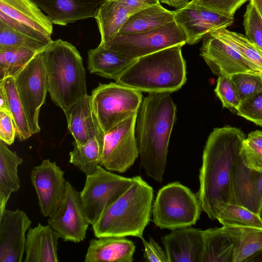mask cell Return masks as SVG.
Wrapping results in <instances>:
<instances>
[{
	"label": "cell",
	"instance_id": "35",
	"mask_svg": "<svg viewBox=\"0 0 262 262\" xmlns=\"http://www.w3.org/2000/svg\"><path fill=\"white\" fill-rule=\"evenodd\" d=\"M49 43L28 36L0 20V50L19 48L41 52Z\"/></svg>",
	"mask_w": 262,
	"mask_h": 262
},
{
	"label": "cell",
	"instance_id": "43",
	"mask_svg": "<svg viewBox=\"0 0 262 262\" xmlns=\"http://www.w3.org/2000/svg\"><path fill=\"white\" fill-rule=\"evenodd\" d=\"M144 245V258L146 261L168 262L165 253L159 244L151 237L148 241L141 237Z\"/></svg>",
	"mask_w": 262,
	"mask_h": 262
},
{
	"label": "cell",
	"instance_id": "45",
	"mask_svg": "<svg viewBox=\"0 0 262 262\" xmlns=\"http://www.w3.org/2000/svg\"><path fill=\"white\" fill-rule=\"evenodd\" d=\"M246 141L262 147V131L255 130L250 133L246 139Z\"/></svg>",
	"mask_w": 262,
	"mask_h": 262
},
{
	"label": "cell",
	"instance_id": "7",
	"mask_svg": "<svg viewBox=\"0 0 262 262\" xmlns=\"http://www.w3.org/2000/svg\"><path fill=\"white\" fill-rule=\"evenodd\" d=\"M93 112L104 134L133 114L142 102L141 92L115 82L99 83L91 95Z\"/></svg>",
	"mask_w": 262,
	"mask_h": 262
},
{
	"label": "cell",
	"instance_id": "41",
	"mask_svg": "<svg viewBox=\"0 0 262 262\" xmlns=\"http://www.w3.org/2000/svg\"><path fill=\"white\" fill-rule=\"evenodd\" d=\"M239 155L245 165L249 168L262 172V147L245 140Z\"/></svg>",
	"mask_w": 262,
	"mask_h": 262
},
{
	"label": "cell",
	"instance_id": "48",
	"mask_svg": "<svg viewBox=\"0 0 262 262\" xmlns=\"http://www.w3.org/2000/svg\"><path fill=\"white\" fill-rule=\"evenodd\" d=\"M249 2L255 7L262 19V0H249Z\"/></svg>",
	"mask_w": 262,
	"mask_h": 262
},
{
	"label": "cell",
	"instance_id": "12",
	"mask_svg": "<svg viewBox=\"0 0 262 262\" xmlns=\"http://www.w3.org/2000/svg\"><path fill=\"white\" fill-rule=\"evenodd\" d=\"M48 223L65 241L79 243L85 238L90 224L83 209L80 192L68 181L63 201L49 216Z\"/></svg>",
	"mask_w": 262,
	"mask_h": 262
},
{
	"label": "cell",
	"instance_id": "1",
	"mask_svg": "<svg viewBox=\"0 0 262 262\" xmlns=\"http://www.w3.org/2000/svg\"><path fill=\"white\" fill-rule=\"evenodd\" d=\"M246 136L239 128L224 126L213 129L207 140L200 169L198 198L202 210L211 220L222 203L231 202L233 167Z\"/></svg>",
	"mask_w": 262,
	"mask_h": 262
},
{
	"label": "cell",
	"instance_id": "6",
	"mask_svg": "<svg viewBox=\"0 0 262 262\" xmlns=\"http://www.w3.org/2000/svg\"><path fill=\"white\" fill-rule=\"evenodd\" d=\"M201 210L198 196L188 187L176 182L159 190L151 212L157 227L173 230L195 224Z\"/></svg>",
	"mask_w": 262,
	"mask_h": 262
},
{
	"label": "cell",
	"instance_id": "13",
	"mask_svg": "<svg viewBox=\"0 0 262 262\" xmlns=\"http://www.w3.org/2000/svg\"><path fill=\"white\" fill-rule=\"evenodd\" d=\"M203 40L200 55L212 73L230 76L239 73H259L257 68L211 32Z\"/></svg>",
	"mask_w": 262,
	"mask_h": 262
},
{
	"label": "cell",
	"instance_id": "40",
	"mask_svg": "<svg viewBox=\"0 0 262 262\" xmlns=\"http://www.w3.org/2000/svg\"><path fill=\"white\" fill-rule=\"evenodd\" d=\"M248 0H191L194 4L223 15L233 17L236 11Z\"/></svg>",
	"mask_w": 262,
	"mask_h": 262
},
{
	"label": "cell",
	"instance_id": "29",
	"mask_svg": "<svg viewBox=\"0 0 262 262\" xmlns=\"http://www.w3.org/2000/svg\"><path fill=\"white\" fill-rule=\"evenodd\" d=\"M223 227L233 242V262L245 261L262 251V229L238 226Z\"/></svg>",
	"mask_w": 262,
	"mask_h": 262
},
{
	"label": "cell",
	"instance_id": "36",
	"mask_svg": "<svg viewBox=\"0 0 262 262\" xmlns=\"http://www.w3.org/2000/svg\"><path fill=\"white\" fill-rule=\"evenodd\" d=\"M230 77L241 102L262 92V72L239 73Z\"/></svg>",
	"mask_w": 262,
	"mask_h": 262
},
{
	"label": "cell",
	"instance_id": "34",
	"mask_svg": "<svg viewBox=\"0 0 262 262\" xmlns=\"http://www.w3.org/2000/svg\"><path fill=\"white\" fill-rule=\"evenodd\" d=\"M39 53L19 48L0 50V80L8 77H14Z\"/></svg>",
	"mask_w": 262,
	"mask_h": 262
},
{
	"label": "cell",
	"instance_id": "23",
	"mask_svg": "<svg viewBox=\"0 0 262 262\" xmlns=\"http://www.w3.org/2000/svg\"><path fill=\"white\" fill-rule=\"evenodd\" d=\"M58 233L50 225L39 223L26 236L25 262H57Z\"/></svg>",
	"mask_w": 262,
	"mask_h": 262
},
{
	"label": "cell",
	"instance_id": "20",
	"mask_svg": "<svg viewBox=\"0 0 262 262\" xmlns=\"http://www.w3.org/2000/svg\"><path fill=\"white\" fill-rule=\"evenodd\" d=\"M63 112L68 130L74 139L73 143L77 146L96 136H104L93 112L91 95L81 98Z\"/></svg>",
	"mask_w": 262,
	"mask_h": 262
},
{
	"label": "cell",
	"instance_id": "19",
	"mask_svg": "<svg viewBox=\"0 0 262 262\" xmlns=\"http://www.w3.org/2000/svg\"><path fill=\"white\" fill-rule=\"evenodd\" d=\"M45 12L53 24L66 26L94 17L105 0H32Z\"/></svg>",
	"mask_w": 262,
	"mask_h": 262
},
{
	"label": "cell",
	"instance_id": "28",
	"mask_svg": "<svg viewBox=\"0 0 262 262\" xmlns=\"http://www.w3.org/2000/svg\"><path fill=\"white\" fill-rule=\"evenodd\" d=\"M201 262H233V244L223 227L203 230Z\"/></svg>",
	"mask_w": 262,
	"mask_h": 262
},
{
	"label": "cell",
	"instance_id": "37",
	"mask_svg": "<svg viewBox=\"0 0 262 262\" xmlns=\"http://www.w3.org/2000/svg\"><path fill=\"white\" fill-rule=\"evenodd\" d=\"M214 92L223 107L232 113L237 112L241 101L230 76L218 77Z\"/></svg>",
	"mask_w": 262,
	"mask_h": 262
},
{
	"label": "cell",
	"instance_id": "31",
	"mask_svg": "<svg viewBox=\"0 0 262 262\" xmlns=\"http://www.w3.org/2000/svg\"><path fill=\"white\" fill-rule=\"evenodd\" d=\"M216 219L223 226L250 227L262 229L258 214L235 204L222 203L216 211Z\"/></svg>",
	"mask_w": 262,
	"mask_h": 262
},
{
	"label": "cell",
	"instance_id": "42",
	"mask_svg": "<svg viewBox=\"0 0 262 262\" xmlns=\"http://www.w3.org/2000/svg\"><path fill=\"white\" fill-rule=\"evenodd\" d=\"M16 136V129L11 114L0 111V140L10 145Z\"/></svg>",
	"mask_w": 262,
	"mask_h": 262
},
{
	"label": "cell",
	"instance_id": "27",
	"mask_svg": "<svg viewBox=\"0 0 262 262\" xmlns=\"http://www.w3.org/2000/svg\"><path fill=\"white\" fill-rule=\"evenodd\" d=\"M174 11L168 10L158 3L130 15L119 33L150 30L174 20Z\"/></svg>",
	"mask_w": 262,
	"mask_h": 262
},
{
	"label": "cell",
	"instance_id": "30",
	"mask_svg": "<svg viewBox=\"0 0 262 262\" xmlns=\"http://www.w3.org/2000/svg\"><path fill=\"white\" fill-rule=\"evenodd\" d=\"M104 136H96L80 146L73 142L69 162L85 173L91 175L96 171L102 157Z\"/></svg>",
	"mask_w": 262,
	"mask_h": 262
},
{
	"label": "cell",
	"instance_id": "32",
	"mask_svg": "<svg viewBox=\"0 0 262 262\" xmlns=\"http://www.w3.org/2000/svg\"><path fill=\"white\" fill-rule=\"evenodd\" d=\"M7 96L10 113L14 120L16 137L20 141L29 138L33 134L29 128L25 111L19 99L13 77H8L0 80Z\"/></svg>",
	"mask_w": 262,
	"mask_h": 262
},
{
	"label": "cell",
	"instance_id": "15",
	"mask_svg": "<svg viewBox=\"0 0 262 262\" xmlns=\"http://www.w3.org/2000/svg\"><path fill=\"white\" fill-rule=\"evenodd\" d=\"M174 11V20L184 32L186 43L198 42L209 32L226 28L234 23L230 17L189 2L184 7Z\"/></svg>",
	"mask_w": 262,
	"mask_h": 262
},
{
	"label": "cell",
	"instance_id": "24",
	"mask_svg": "<svg viewBox=\"0 0 262 262\" xmlns=\"http://www.w3.org/2000/svg\"><path fill=\"white\" fill-rule=\"evenodd\" d=\"M88 54V68L91 74L115 80L135 60L100 44Z\"/></svg>",
	"mask_w": 262,
	"mask_h": 262
},
{
	"label": "cell",
	"instance_id": "10",
	"mask_svg": "<svg viewBox=\"0 0 262 262\" xmlns=\"http://www.w3.org/2000/svg\"><path fill=\"white\" fill-rule=\"evenodd\" d=\"M14 79L29 128L32 134L38 133L39 114L48 92L43 51L38 53Z\"/></svg>",
	"mask_w": 262,
	"mask_h": 262
},
{
	"label": "cell",
	"instance_id": "8",
	"mask_svg": "<svg viewBox=\"0 0 262 262\" xmlns=\"http://www.w3.org/2000/svg\"><path fill=\"white\" fill-rule=\"evenodd\" d=\"M186 42L187 37L184 32L173 20L148 31L131 33H118L103 46L126 58L136 60L169 47L184 45Z\"/></svg>",
	"mask_w": 262,
	"mask_h": 262
},
{
	"label": "cell",
	"instance_id": "38",
	"mask_svg": "<svg viewBox=\"0 0 262 262\" xmlns=\"http://www.w3.org/2000/svg\"><path fill=\"white\" fill-rule=\"evenodd\" d=\"M243 25L246 36L262 52V19L250 2L244 15Z\"/></svg>",
	"mask_w": 262,
	"mask_h": 262
},
{
	"label": "cell",
	"instance_id": "3",
	"mask_svg": "<svg viewBox=\"0 0 262 262\" xmlns=\"http://www.w3.org/2000/svg\"><path fill=\"white\" fill-rule=\"evenodd\" d=\"M183 46H172L136 59L115 82L149 94L179 90L187 79Z\"/></svg>",
	"mask_w": 262,
	"mask_h": 262
},
{
	"label": "cell",
	"instance_id": "4",
	"mask_svg": "<svg viewBox=\"0 0 262 262\" xmlns=\"http://www.w3.org/2000/svg\"><path fill=\"white\" fill-rule=\"evenodd\" d=\"M154 190L139 176L133 177V182L92 225L95 236L139 238L151 217Z\"/></svg>",
	"mask_w": 262,
	"mask_h": 262
},
{
	"label": "cell",
	"instance_id": "25",
	"mask_svg": "<svg viewBox=\"0 0 262 262\" xmlns=\"http://www.w3.org/2000/svg\"><path fill=\"white\" fill-rule=\"evenodd\" d=\"M8 145L0 140V214L6 209L11 193L20 188L17 167L23 162V159Z\"/></svg>",
	"mask_w": 262,
	"mask_h": 262
},
{
	"label": "cell",
	"instance_id": "14",
	"mask_svg": "<svg viewBox=\"0 0 262 262\" xmlns=\"http://www.w3.org/2000/svg\"><path fill=\"white\" fill-rule=\"evenodd\" d=\"M64 173L55 162L49 159L42 160L32 170L31 181L38 196L41 213L45 217L54 213L63 201L67 187Z\"/></svg>",
	"mask_w": 262,
	"mask_h": 262
},
{
	"label": "cell",
	"instance_id": "21",
	"mask_svg": "<svg viewBox=\"0 0 262 262\" xmlns=\"http://www.w3.org/2000/svg\"><path fill=\"white\" fill-rule=\"evenodd\" d=\"M0 12L52 40L53 24L32 0H0Z\"/></svg>",
	"mask_w": 262,
	"mask_h": 262
},
{
	"label": "cell",
	"instance_id": "11",
	"mask_svg": "<svg viewBox=\"0 0 262 262\" xmlns=\"http://www.w3.org/2000/svg\"><path fill=\"white\" fill-rule=\"evenodd\" d=\"M136 113L104 134L99 165L111 171L126 172L139 155L135 136Z\"/></svg>",
	"mask_w": 262,
	"mask_h": 262
},
{
	"label": "cell",
	"instance_id": "5",
	"mask_svg": "<svg viewBox=\"0 0 262 262\" xmlns=\"http://www.w3.org/2000/svg\"><path fill=\"white\" fill-rule=\"evenodd\" d=\"M48 91L54 104L63 111L87 95L82 58L71 43L52 40L43 51Z\"/></svg>",
	"mask_w": 262,
	"mask_h": 262
},
{
	"label": "cell",
	"instance_id": "2",
	"mask_svg": "<svg viewBox=\"0 0 262 262\" xmlns=\"http://www.w3.org/2000/svg\"><path fill=\"white\" fill-rule=\"evenodd\" d=\"M176 116L170 93L149 94L138 111L136 130L142 167L148 177L162 182Z\"/></svg>",
	"mask_w": 262,
	"mask_h": 262
},
{
	"label": "cell",
	"instance_id": "46",
	"mask_svg": "<svg viewBox=\"0 0 262 262\" xmlns=\"http://www.w3.org/2000/svg\"><path fill=\"white\" fill-rule=\"evenodd\" d=\"M0 111L11 113L6 91L1 83H0Z\"/></svg>",
	"mask_w": 262,
	"mask_h": 262
},
{
	"label": "cell",
	"instance_id": "47",
	"mask_svg": "<svg viewBox=\"0 0 262 262\" xmlns=\"http://www.w3.org/2000/svg\"><path fill=\"white\" fill-rule=\"evenodd\" d=\"M162 3L173 7L177 9L185 6L191 0H159Z\"/></svg>",
	"mask_w": 262,
	"mask_h": 262
},
{
	"label": "cell",
	"instance_id": "26",
	"mask_svg": "<svg viewBox=\"0 0 262 262\" xmlns=\"http://www.w3.org/2000/svg\"><path fill=\"white\" fill-rule=\"evenodd\" d=\"M131 15L127 9L116 0H105L98 9L94 17L101 36L100 45L110 41Z\"/></svg>",
	"mask_w": 262,
	"mask_h": 262
},
{
	"label": "cell",
	"instance_id": "9",
	"mask_svg": "<svg viewBox=\"0 0 262 262\" xmlns=\"http://www.w3.org/2000/svg\"><path fill=\"white\" fill-rule=\"evenodd\" d=\"M133 178H125L98 165L94 173L86 176L80 192L84 213L92 226L131 186Z\"/></svg>",
	"mask_w": 262,
	"mask_h": 262
},
{
	"label": "cell",
	"instance_id": "44",
	"mask_svg": "<svg viewBox=\"0 0 262 262\" xmlns=\"http://www.w3.org/2000/svg\"><path fill=\"white\" fill-rule=\"evenodd\" d=\"M123 5L131 14L160 3L159 0H116Z\"/></svg>",
	"mask_w": 262,
	"mask_h": 262
},
{
	"label": "cell",
	"instance_id": "49",
	"mask_svg": "<svg viewBox=\"0 0 262 262\" xmlns=\"http://www.w3.org/2000/svg\"><path fill=\"white\" fill-rule=\"evenodd\" d=\"M258 215H259L260 219L262 221V202H261V206H260V209H259Z\"/></svg>",
	"mask_w": 262,
	"mask_h": 262
},
{
	"label": "cell",
	"instance_id": "18",
	"mask_svg": "<svg viewBox=\"0 0 262 262\" xmlns=\"http://www.w3.org/2000/svg\"><path fill=\"white\" fill-rule=\"evenodd\" d=\"M168 262H201L203 230L184 227L162 237Z\"/></svg>",
	"mask_w": 262,
	"mask_h": 262
},
{
	"label": "cell",
	"instance_id": "17",
	"mask_svg": "<svg viewBox=\"0 0 262 262\" xmlns=\"http://www.w3.org/2000/svg\"><path fill=\"white\" fill-rule=\"evenodd\" d=\"M261 202L262 172L248 168L239 155L233 167L231 204L258 214Z\"/></svg>",
	"mask_w": 262,
	"mask_h": 262
},
{
	"label": "cell",
	"instance_id": "16",
	"mask_svg": "<svg viewBox=\"0 0 262 262\" xmlns=\"http://www.w3.org/2000/svg\"><path fill=\"white\" fill-rule=\"evenodd\" d=\"M31 224L26 213L19 209H5L0 214V262L22 261L25 233Z\"/></svg>",
	"mask_w": 262,
	"mask_h": 262
},
{
	"label": "cell",
	"instance_id": "33",
	"mask_svg": "<svg viewBox=\"0 0 262 262\" xmlns=\"http://www.w3.org/2000/svg\"><path fill=\"white\" fill-rule=\"evenodd\" d=\"M236 50L262 72V52L246 35L221 28L211 32Z\"/></svg>",
	"mask_w": 262,
	"mask_h": 262
},
{
	"label": "cell",
	"instance_id": "39",
	"mask_svg": "<svg viewBox=\"0 0 262 262\" xmlns=\"http://www.w3.org/2000/svg\"><path fill=\"white\" fill-rule=\"evenodd\" d=\"M237 115L262 126V92L241 102Z\"/></svg>",
	"mask_w": 262,
	"mask_h": 262
},
{
	"label": "cell",
	"instance_id": "22",
	"mask_svg": "<svg viewBox=\"0 0 262 262\" xmlns=\"http://www.w3.org/2000/svg\"><path fill=\"white\" fill-rule=\"evenodd\" d=\"M136 246L125 237L102 236L89 242L85 262H132Z\"/></svg>",
	"mask_w": 262,
	"mask_h": 262
}]
</instances>
